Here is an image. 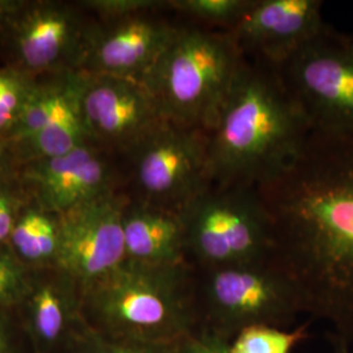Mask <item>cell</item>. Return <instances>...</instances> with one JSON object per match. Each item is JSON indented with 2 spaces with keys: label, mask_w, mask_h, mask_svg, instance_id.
Instances as JSON below:
<instances>
[{
  "label": "cell",
  "mask_w": 353,
  "mask_h": 353,
  "mask_svg": "<svg viewBox=\"0 0 353 353\" xmlns=\"http://www.w3.org/2000/svg\"><path fill=\"white\" fill-rule=\"evenodd\" d=\"M270 259L296 284L306 314L353 343V135L310 132L300 153L256 188Z\"/></svg>",
  "instance_id": "1"
},
{
  "label": "cell",
  "mask_w": 353,
  "mask_h": 353,
  "mask_svg": "<svg viewBox=\"0 0 353 353\" xmlns=\"http://www.w3.org/2000/svg\"><path fill=\"white\" fill-rule=\"evenodd\" d=\"M310 132L278 67L245 57L205 130L214 185L256 189L290 164Z\"/></svg>",
  "instance_id": "2"
},
{
  "label": "cell",
  "mask_w": 353,
  "mask_h": 353,
  "mask_svg": "<svg viewBox=\"0 0 353 353\" xmlns=\"http://www.w3.org/2000/svg\"><path fill=\"white\" fill-rule=\"evenodd\" d=\"M83 318L108 336L178 343L199 328L195 270L126 259L83 290Z\"/></svg>",
  "instance_id": "3"
},
{
  "label": "cell",
  "mask_w": 353,
  "mask_h": 353,
  "mask_svg": "<svg viewBox=\"0 0 353 353\" xmlns=\"http://www.w3.org/2000/svg\"><path fill=\"white\" fill-rule=\"evenodd\" d=\"M243 59L230 32L181 21L141 83L151 92L163 119L207 130Z\"/></svg>",
  "instance_id": "4"
},
{
  "label": "cell",
  "mask_w": 353,
  "mask_h": 353,
  "mask_svg": "<svg viewBox=\"0 0 353 353\" xmlns=\"http://www.w3.org/2000/svg\"><path fill=\"white\" fill-rule=\"evenodd\" d=\"M195 288L199 328L230 341L254 326L287 330L306 314L296 284L270 258L195 270Z\"/></svg>",
  "instance_id": "5"
},
{
  "label": "cell",
  "mask_w": 353,
  "mask_h": 353,
  "mask_svg": "<svg viewBox=\"0 0 353 353\" xmlns=\"http://www.w3.org/2000/svg\"><path fill=\"white\" fill-rule=\"evenodd\" d=\"M186 261L194 270L255 263L270 258L271 241L255 188L211 185L179 214Z\"/></svg>",
  "instance_id": "6"
},
{
  "label": "cell",
  "mask_w": 353,
  "mask_h": 353,
  "mask_svg": "<svg viewBox=\"0 0 353 353\" xmlns=\"http://www.w3.org/2000/svg\"><path fill=\"white\" fill-rule=\"evenodd\" d=\"M131 201L181 214L214 185L205 130L163 121L125 154Z\"/></svg>",
  "instance_id": "7"
},
{
  "label": "cell",
  "mask_w": 353,
  "mask_h": 353,
  "mask_svg": "<svg viewBox=\"0 0 353 353\" xmlns=\"http://www.w3.org/2000/svg\"><path fill=\"white\" fill-rule=\"evenodd\" d=\"M313 134L353 135V41L326 26L278 65Z\"/></svg>",
  "instance_id": "8"
},
{
  "label": "cell",
  "mask_w": 353,
  "mask_h": 353,
  "mask_svg": "<svg viewBox=\"0 0 353 353\" xmlns=\"http://www.w3.org/2000/svg\"><path fill=\"white\" fill-rule=\"evenodd\" d=\"M76 84L89 139L108 153L125 156L165 121L141 81L76 71Z\"/></svg>",
  "instance_id": "9"
},
{
  "label": "cell",
  "mask_w": 353,
  "mask_h": 353,
  "mask_svg": "<svg viewBox=\"0 0 353 353\" xmlns=\"http://www.w3.org/2000/svg\"><path fill=\"white\" fill-rule=\"evenodd\" d=\"M128 196L113 192L59 216L57 267L83 290L126 261L123 210Z\"/></svg>",
  "instance_id": "10"
},
{
  "label": "cell",
  "mask_w": 353,
  "mask_h": 353,
  "mask_svg": "<svg viewBox=\"0 0 353 353\" xmlns=\"http://www.w3.org/2000/svg\"><path fill=\"white\" fill-rule=\"evenodd\" d=\"M166 12L89 24L77 71L143 81L181 26Z\"/></svg>",
  "instance_id": "11"
},
{
  "label": "cell",
  "mask_w": 353,
  "mask_h": 353,
  "mask_svg": "<svg viewBox=\"0 0 353 353\" xmlns=\"http://www.w3.org/2000/svg\"><path fill=\"white\" fill-rule=\"evenodd\" d=\"M88 26L65 4L29 1L6 30L14 68L34 77L77 71Z\"/></svg>",
  "instance_id": "12"
},
{
  "label": "cell",
  "mask_w": 353,
  "mask_h": 353,
  "mask_svg": "<svg viewBox=\"0 0 353 353\" xmlns=\"http://www.w3.org/2000/svg\"><path fill=\"white\" fill-rule=\"evenodd\" d=\"M21 182L33 202L55 214L118 192L109 153L93 143L62 156L28 163Z\"/></svg>",
  "instance_id": "13"
},
{
  "label": "cell",
  "mask_w": 353,
  "mask_h": 353,
  "mask_svg": "<svg viewBox=\"0 0 353 353\" xmlns=\"http://www.w3.org/2000/svg\"><path fill=\"white\" fill-rule=\"evenodd\" d=\"M321 0H254L230 34L246 58L278 67L326 28Z\"/></svg>",
  "instance_id": "14"
},
{
  "label": "cell",
  "mask_w": 353,
  "mask_h": 353,
  "mask_svg": "<svg viewBox=\"0 0 353 353\" xmlns=\"http://www.w3.org/2000/svg\"><path fill=\"white\" fill-rule=\"evenodd\" d=\"M16 312L33 353H63L85 326L83 288L57 265L33 270Z\"/></svg>",
  "instance_id": "15"
},
{
  "label": "cell",
  "mask_w": 353,
  "mask_h": 353,
  "mask_svg": "<svg viewBox=\"0 0 353 353\" xmlns=\"http://www.w3.org/2000/svg\"><path fill=\"white\" fill-rule=\"evenodd\" d=\"M123 234L127 261L152 265L188 263L179 214L128 198L123 210Z\"/></svg>",
  "instance_id": "16"
},
{
  "label": "cell",
  "mask_w": 353,
  "mask_h": 353,
  "mask_svg": "<svg viewBox=\"0 0 353 353\" xmlns=\"http://www.w3.org/2000/svg\"><path fill=\"white\" fill-rule=\"evenodd\" d=\"M92 143L79 103L76 71L64 74L63 87L43 128L34 138L12 148L13 156L32 163L62 156Z\"/></svg>",
  "instance_id": "17"
},
{
  "label": "cell",
  "mask_w": 353,
  "mask_h": 353,
  "mask_svg": "<svg viewBox=\"0 0 353 353\" xmlns=\"http://www.w3.org/2000/svg\"><path fill=\"white\" fill-rule=\"evenodd\" d=\"M16 256L32 270L57 265L59 216L29 199L19 214L8 241Z\"/></svg>",
  "instance_id": "18"
},
{
  "label": "cell",
  "mask_w": 353,
  "mask_h": 353,
  "mask_svg": "<svg viewBox=\"0 0 353 353\" xmlns=\"http://www.w3.org/2000/svg\"><path fill=\"white\" fill-rule=\"evenodd\" d=\"M254 0H168L169 11L182 23L232 32Z\"/></svg>",
  "instance_id": "19"
},
{
  "label": "cell",
  "mask_w": 353,
  "mask_h": 353,
  "mask_svg": "<svg viewBox=\"0 0 353 353\" xmlns=\"http://www.w3.org/2000/svg\"><path fill=\"white\" fill-rule=\"evenodd\" d=\"M38 81L34 76L16 68L0 70V141L7 144Z\"/></svg>",
  "instance_id": "20"
},
{
  "label": "cell",
  "mask_w": 353,
  "mask_h": 353,
  "mask_svg": "<svg viewBox=\"0 0 353 353\" xmlns=\"http://www.w3.org/2000/svg\"><path fill=\"white\" fill-rule=\"evenodd\" d=\"M307 336V325L292 330L254 326L230 341L229 353H290Z\"/></svg>",
  "instance_id": "21"
},
{
  "label": "cell",
  "mask_w": 353,
  "mask_h": 353,
  "mask_svg": "<svg viewBox=\"0 0 353 353\" xmlns=\"http://www.w3.org/2000/svg\"><path fill=\"white\" fill-rule=\"evenodd\" d=\"M63 353H179L176 343H153L113 338L87 325L70 343Z\"/></svg>",
  "instance_id": "22"
},
{
  "label": "cell",
  "mask_w": 353,
  "mask_h": 353,
  "mask_svg": "<svg viewBox=\"0 0 353 353\" xmlns=\"http://www.w3.org/2000/svg\"><path fill=\"white\" fill-rule=\"evenodd\" d=\"M33 270L24 265L8 243L0 246V307L16 309L26 294Z\"/></svg>",
  "instance_id": "23"
},
{
  "label": "cell",
  "mask_w": 353,
  "mask_h": 353,
  "mask_svg": "<svg viewBox=\"0 0 353 353\" xmlns=\"http://www.w3.org/2000/svg\"><path fill=\"white\" fill-rule=\"evenodd\" d=\"M21 181L12 176H0V246L8 243L13 227L21 210L30 198Z\"/></svg>",
  "instance_id": "24"
},
{
  "label": "cell",
  "mask_w": 353,
  "mask_h": 353,
  "mask_svg": "<svg viewBox=\"0 0 353 353\" xmlns=\"http://www.w3.org/2000/svg\"><path fill=\"white\" fill-rule=\"evenodd\" d=\"M83 4L94 11L100 21H115L140 13L169 10L168 1L157 0H89Z\"/></svg>",
  "instance_id": "25"
},
{
  "label": "cell",
  "mask_w": 353,
  "mask_h": 353,
  "mask_svg": "<svg viewBox=\"0 0 353 353\" xmlns=\"http://www.w3.org/2000/svg\"><path fill=\"white\" fill-rule=\"evenodd\" d=\"M0 353H33L16 309L0 307Z\"/></svg>",
  "instance_id": "26"
},
{
  "label": "cell",
  "mask_w": 353,
  "mask_h": 353,
  "mask_svg": "<svg viewBox=\"0 0 353 353\" xmlns=\"http://www.w3.org/2000/svg\"><path fill=\"white\" fill-rule=\"evenodd\" d=\"M179 353H229L230 341L202 328L176 343Z\"/></svg>",
  "instance_id": "27"
},
{
  "label": "cell",
  "mask_w": 353,
  "mask_h": 353,
  "mask_svg": "<svg viewBox=\"0 0 353 353\" xmlns=\"http://www.w3.org/2000/svg\"><path fill=\"white\" fill-rule=\"evenodd\" d=\"M28 3L24 0H0V30H7Z\"/></svg>",
  "instance_id": "28"
},
{
  "label": "cell",
  "mask_w": 353,
  "mask_h": 353,
  "mask_svg": "<svg viewBox=\"0 0 353 353\" xmlns=\"http://www.w3.org/2000/svg\"><path fill=\"white\" fill-rule=\"evenodd\" d=\"M13 153L11 148L0 141V176H8L12 164Z\"/></svg>",
  "instance_id": "29"
},
{
  "label": "cell",
  "mask_w": 353,
  "mask_h": 353,
  "mask_svg": "<svg viewBox=\"0 0 353 353\" xmlns=\"http://www.w3.org/2000/svg\"><path fill=\"white\" fill-rule=\"evenodd\" d=\"M332 345H334V352L332 353H352L351 345L341 339L332 338Z\"/></svg>",
  "instance_id": "30"
},
{
  "label": "cell",
  "mask_w": 353,
  "mask_h": 353,
  "mask_svg": "<svg viewBox=\"0 0 353 353\" xmlns=\"http://www.w3.org/2000/svg\"><path fill=\"white\" fill-rule=\"evenodd\" d=\"M351 38H352V41H353V34H351Z\"/></svg>",
  "instance_id": "31"
},
{
  "label": "cell",
  "mask_w": 353,
  "mask_h": 353,
  "mask_svg": "<svg viewBox=\"0 0 353 353\" xmlns=\"http://www.w3.org/2000/svg\"><path fill=\"white\" fill-rule=\"evenodd\" d=\"M352 353H353V351H352Z\"/></svg>",
  "instance_id": "32"
}]
</instances>
